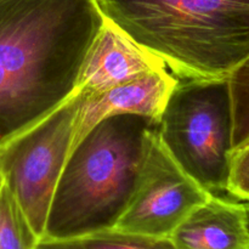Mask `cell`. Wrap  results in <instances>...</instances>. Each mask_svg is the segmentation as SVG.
<instances>
[{"mask_svg":"<svg viewBox=\"0 0 249 249\" xmlns=\"http://www.w3.org/2000/svg\"><path fill=\"white\" fill-rule=\"evenodd\" d=\"M36 249H174L169 238H153L117 229L66 240L41 238Z\"/></svg>","mask_w":249,"mask_h":249,"instance_id":"30bf717a","label":"cell"},{"mask_svg":"<svg viewBox=\"0 0 249 249\" xmlns=\"http://www.w3.org/2000/svg\"><path fill=\"white\" fill-rule=\"evenodd\" d=\"M5 181H4V177H2V172H1V168H0V191H1L2 186H4Z\"/></svg>","mask_w":249,"mask_h":249,"instance_id":"9a60e30c","label":"cell"},{"mask_svg":"<svg viewBox=\"0 0 249 249\" xmlns=\"http://www.w3.org/2000/svg\"><path fill=\"white\" fill-rule=\"evenodd\" d=\"M174 249H249L245 203L211 196L173 231Z\"/></svg>","mask_w":249,"mask_h":249,"instance_id":"9c48e42d","label":"cell"},{"mask_svg":"<svg viewBox=\"0 0 249 249\" xmlns=\"http://www.w3.org/2000/svg\"><path fill=\"white\" fill-rule=\"evenodd\" d=\"M245 208H246V215H247V224L249 228V202L245 203Z\"/></svg>","mask_w":249,"mask_h":249,"instance_id":"5bb4252c","label":"cell"},{"mask_svg":"<svg viewBox=\"0 0 249 249\" xmlns=\"http://www.w3.org/2000/svg\"><path fill=\"white\" fill-rule=\"evenodd\" d=\"M82 100L83 94L77 91L46 118L0 148L5 185L40 240L55 189L72 147Z\"/></svg>","mask_w":249,"mask_h":249,"instance_id":"5b68a950","label":"cell"},{"mask_svg":"<svg viewBox=\"0 0 249 249\" xmlns=\"http://www.w3.org/2000/svg\"><path fill=\"white\" fill-rule=\"evenodd\" d=\"M156 131L197 184L212 196L229 197L232 107L228 78L178 80Z\"/></svg>","mask_w":249,"mask_h":249,"instance_id":"277c9868","label":"cell"},{"mask_svg":"<svg viewBox=\"0 0 249 249\" xmlns=\"http://www.w3.org/2000/svg\"><path fill=\"white\" fill-rule=\"evenodd\" d=\"M212 195L168 153L151 129L130 202L113 229L153 238H169L194 209Z\"/></svg>","mask_w":249,"mask_h":249,"instance_id":"8992f818","label":"cell"},{"mask_svg":"<svg viewBox=\"0 0 249 249\" xmlns=\"http://www.w3.org/2000/svg\"><path fill=\"white\" fill-rule=\"evenodd\" d=\"M167 66L105 18L80 71L77 91L96 94Z\"/></svg>","mask_w":249,"mask_h":249,"instance_id":"ba28073f","label":"cell"},{"mask_svg":"<svg viewBox=\"0 0 249 249\" xmlns=\"http://www.w3.org/2000/svg\"><path fill=\"white\" fill-rule=\"evenodd\" d=\"M228 195L242 203L249 202V142L231 155Z\"/></svg>","mask_w":249,"mask_h":249,"instance_id":"4fadbf2b","label":"cell"},{"mask_svg":"<svg viewBox=\"0 0 249 249\" xmlns=\"http://www.w3.org/2000/svg\"><path fill=\"white\" fill-rule=\"evenodd\" d=\"M39 241L21 206L4 184L0 191V249H36Z\"/></svg>","mask_w":249,"mask_h":249,"instance_id":"8fae6325","label":"cell"},{"mask_svg":"<svg viewBox=\"0 0 249 249\" xmlns=\"http://www.w3.org/2000/svg\"><path fill=\"white\" fill-rule=\"evenodd\" d=\"M178 80L179 78L177 75L164 68L105 91L90 95L82 92L83 100L75 119L71 151L90 129L107 117L136 114L147 117L157 123Z\"/></svg>","mask_w":249,"mask_h":249,"instance_id":"52a82bcc","label":"cell"},{"mask_svg":"<svg viewBox=\"0 0 249 249\" xmlns=\"http://www.w3.org/2000/svg\"><path fill=\"white\" fill-rule=\"evenodd\" d=\"M156 122L136 114L107 117L72 148L55 189L43 238L80 237L117 225L138 181Z\"/></svg>","mask_w":249,"mask_h":249,"instance_id":"3957f363","label":"cell"},{"mask_svg":"<svg viewBox=\"0 0 249 249\" xmlns=\"http://www.w3.org/2000/svg\"><path fill=\"white\" fill-rule=\"evenodd\" d=\"M179 79H221L249 56V0H96Z\"/></svg>","mask_w":249,"mask_h":249,"instance_id":"7a4b0ae2","label":"cell"},{"mask_svg":"<svg viewBox=\"0 0 249 249\" xmlns=\"http://www.w3.org/2000/svg\"><path fill=\"white\" fill-rule=\"evenodd\" d=\"M232 107V153L249 142V56L228 77Z\"/></svg>","mask_w":249,"mask_h":249,"instance_id":"7c38bea8","label":"cell"},{"mask_svg":"<svg viewBox=\"0 0 249 249\" xmlns=\"http://www.w3.org/2000/svg\"><path fill=\"white\" fill-rule=\"evenodd\" d=\"M96 0H0V148L77 92Z\"/></svg>","mask_w":249,"mask_h":249,"instance_id":"6da1fadb","label":"cell"}]
</instances>
